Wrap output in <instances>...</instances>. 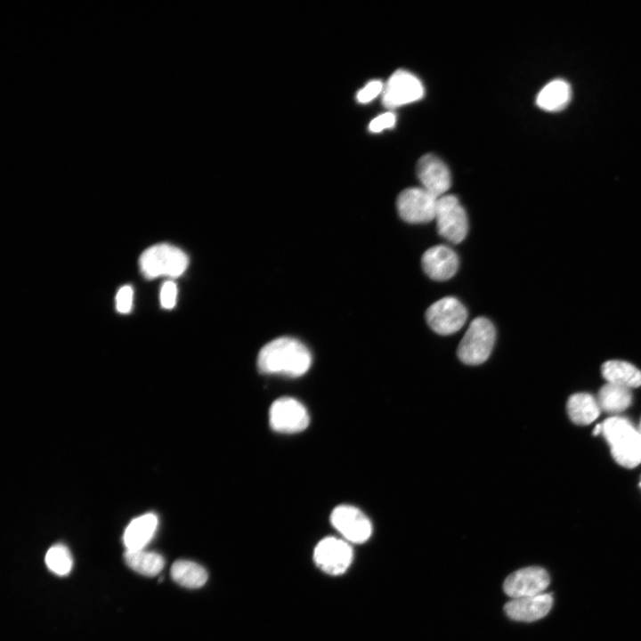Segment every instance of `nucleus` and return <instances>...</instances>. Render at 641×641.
I'll list each match as a JSON object with an SVG mask.
<instances>
[{
    "label": "nucleus",
    "mask_w": 641,
    "mask_h": 641,
    "mask_svg": "<svg viewBox=\"0 0 641 641\" xmlns=\"http://www.w3.org/2000/svg\"><path fill=\"white\" fill-rule=\"evenodd\" d=\"M310 418L305 407L291 397L277 399L269 411L271 427L279 433L294 434L304 430Z\"/></svg>",
    "instance_id": "6e6552de"
},
{
    "label": "nucleus",
    "mask_w": 641,
    "mask_h": 641,
    "mask_svg": "<svg viewBox=\"0 0 641 641\" xmlns=\"http://www.w3.org/2000/svg\"><path fill=\"white\" fill-rule=\"evenodd\" d=\"M549 581V575L545 569L530 566L509 574L504 581L503 589L512 599L532 596L542 594Z\"/></svg>",
    "instance_id": "f8f14e48"
},
{
    "label": "nucleus",
    "mask_w": 641,
    "mask_h": 641,
    "mask_svg": "<svg viewBox=\"0 0 641 641\" xmlns=\"http://www.w3.org/2000/svg\"><path fill=\"white\" fill-rule=\"evenodd\" d=\"M467 319V311L457 298L447 296L431 304L426 312L429 327L439 335L458 331Z\"/></svg>",
    "instance_id": "0eeeda50"
},
{
    "label": "nucleus",
    "mask_w": 641,
    "mask_h": 641,
    "mask_svg": "<svg viewBox=\"0 0 641 641\" xmlns=\"http://www.w3.org/2000/svg\"><path fill=\"white\" fill-rule=\"evenodd\" d=\"M602 434V424L596 425V426H595V428H594V431H593V434H594V435H597V434Z\"/></svg>",
    "instance_id": "cd10ccee"
},
{
    "label": "nucleus",
    "mask_w": 641,
    "mask_h": 641,
    "mask_svg": "<svg viewBox=\"0 0 641 641\" xmlns=\"http://www.w3.org/2000/svg\"><path fill=\"white\" fill-rule=\"evenodd\" d=\"M188 263V256L183 250L167 243L147 248L139 260L141 272L147 279L178 277L184 272Z\"/></svg>",
    "instance_id": "7ed1b4c3"
},
{
    "label": "nucleus",
    "mask_w": 641,
    "mask_h": 641,
    "mask_svg": "<svg viewBox=\"0 0 641 641\" xmlns=\"http://www.w3.org/2000/svg\"><path fill=\"white\" fill-rule=\"evenodd\" d=\"M177 288L174 282L167 280L164 282L160 290V303L165 309H172L176 303Z\"/></svg>",
    "instance_id": "393cba45"
},
{
    "label": "nucleus",
    "mask_w": 641,
    "mask_h": 641,
    "mask_svg": "<svg viewBox=\"0 0 641 641\" xmlns=\"http://www.w3.org/2000/svg\"><path fill=\"white\" fill-rule=\"evenodd\" d=\"M601 371L607 383L629 389L641 385V370L629 362L620 360L607 361L602 365Z\"/></svg>",
    "instance_id": "f3484780"
},
{
    "label": "nucleus",
    "mask_w": 641,
    "mask_h": 641,
    "mask_svg": "<svg viewBox=\"0 0 641 641\" xmlns=\"http://www.w3.org/2000/svg\"><path fill=\"white\" fill-rule=\"evenodd\" d=\"M171 576L179 585L188 588H199L207 580V572L200 564L190 560H177L171 568Z\"/></svg>",
    "instance_id": "412c9836"
},
{
    "label": "nucleus",
    "mask_w": 641,
    "mask_h": 641,
    "mask_svg": "<svg viewBox=\"0 0 641 641\" xmlns=\"http://www.w3.org/2000/svg\"><path fill=\"white\" fill-rule=\"evenodd\" d=\"M424 87L419 79L407 70H396L384 85L382 103L396 108L421 99Z\"/></svg>",
    "instance_id": "9d476101"
},
{
    "label": "nucleus",
    "mask_w": 641,
    "mask_h": 641,
    "mask_svg": "<svg viewBox=\"0 0 641 641\" xmlns=\"http://www.w3.org/2000/svg\"><path fill=\"white\" fill-rule=\"evenodd\" d=\"M552 605V595L542 593L532 596L513 598L505 604L504 610L507 617L514 621L531 622L545 617Z\"/></svg>",
    "instance_id": "2eb2a0df"
},
{
    "label": "nucleus",
    "mask_w": 641,
    "mask_h": 641,
    "mask_svg": "<svg viewBox=\"0 0 641 641\" xmlns=\"http://www.w3.org/2000/svg\"><path fill=\"white\" fill-rule=\"evenodd\" d=\"M602 434L620 466L633 468L641 463V434L629 419L620 416L606 418L602 423Z\"/></svg>",
    "instance_id": "f03ea898"
},
{
    "label": "nucleus",
    "mask_w": 641,
    "mask_h": 641,
    "mask_svg": "<svg viewBox=\"0 0 641 641\" xmlns=\"http://www.w3.org/2000/svg\"><path fill=\"white\" fill-rule=\"evenodd\" d=\"M567 413L571 420L579 426H587L600 415L597 400L589 394H572L566 404Z\"/></svg>",
    "instance_id": "a211bd4d"
},
{
    "label": "nucleus",
    "mask_w": 641,
    "mask_h": 641,
    "mask_svg": "<svg viewBox=\"0 0 641 641\" xmlns=\"http://www.w3.org/2000/svg\"><path fill=\"white\" fill-rule=\"evenodd\" d=\"M124 559L131 569L145 576H156L165 565L161 555L144 549L126 550Z\"/></svg>",
    "instance_id": "4be33fe9"
},
{
    "label": "nucleus",
    "mask_w": 641,
    "mask_h": 641,
    "mask_svg": "<svg viewBox=\"0 0 641 641\" xmlns=\"http://www.w3.org/2000/svg\"><path fill=\"white\" fill-rule=\"evenodd\" d=\"M158 523V516L152 513L140 515L132 520L123 536L126 550L143 549L154 536Z\"/></svg>",
    "instance_id": "dca6fc26"
},
{
    "label": "nucleus",
    "mask_w": 641,
    "mask_h": 641,
    "mask_svg": "<svg viewBox=\"0 0 641 641\" xmlns=\"http://www.w3.org/2000/svg\"><path fill=\"white\" fill-rule=\"evenodd\" d=\"M313 558L317 566L324 572L329 575H340L352 563L353 549L344 540L327 537L315 547Z\"/></svg>",
    "instance_id": "1a4fd4ad"
},
{
    "label": "nucleus",
    "mask_w": 641,
    "mask_h": 641,
    "mask_svg": "<svg viewBox=\"0 0 641 641\" xmlns=\"http://www.w3.org/2000/svg\"><path fill=\"white\" fill-rule=\"evenodd\" d=\"M638 430H639V432H640V434H641V420H640V423H639Z\"/></svg>",
    "instance_id": "c85d7f7f"
},
{
    "label": "nucleus",
    "mask_w": 641,
    "mask_h": 641,
    "mask_svg": "<svg viewBox=\"0 0 641 641\" xmlns=\"http://www.w3.org/2000/svg\"><path fill=\"white\" fill-rule=\"evenodd\" d=\"M417 174L423 188L436 198L445 194L451 183L449 168L434 154L422 156L417 164Z\"/></svg>",
    "instance_id": "ddd939ff"
},
{
    "label": "nucleus",
    "mask_w": 641,
    "mask_h": 641,
    "mask_svg": "<svg viewBox=\"0 0 641 641\" xmlns=\"http://www.w3.org/2000/svg\"><path fill=\"white\" fill-rule=\"evenodd\" d=\"M435 220L438 233L451 243H460L467 235V213L454 195H443L438 199Z\"/></svg>",
    "instance_id": "39448f33"
},
{
    "label": "nucleus",
    "mask_w": 641,
    "mask_h": 641,
    "mask_svg": "<svg viewBox=\"0 0 641 641\" xmlns=\"http://www.w3.org/2000/svg\"><path fill=\"white\" fill-rule=\"evenodd\" d=\"M330 522L347 541L353 543L365 542L372 532L369 519L353 506L340 505L335 507L330 515Z\"/></svg>",
    "instance_id": "9b49d317"
},
{
    "label": "nucleus",
    "mask_w": 641,
    "mask_h": 641,
    "mask_svg": "<svg viewBox=\"0 0 641 641\" xmlns=\"http://www.w3.org/2000/svg\"><path fill=\"white\" fill-rule=\"evenodd\" d=\"M45 564L53 573L65 576L69 573L73 560L69 548L63 544L52 546L45 555Z\"/></svg>",
    "instance_id": "5701e85b"
},
{
    "label": "nucleus",
    "mask_w": 641,
    "mask_h": 641,
    "mask_svg": "<svg viewBox=\"0 0 641 641\" xmlns=\"http://www.w3.org/2000/svg\"><path fill=\"white\" fill-rule=\"evenodd\" d=\"M438 198L423 187L403 190L396 200L400 217L409 223H426L435 219Z\"/></svg>",
    "instance_id": "423d86ee"
},
{
    "label": "nucleus",
    "mask_w": 641,
    "mask_h": 641,
    "mask_svg": "<svg viewBox=\"0 0 641 641\" xmlns=\"http://www.w3.org/2000/svg\"><path fill=\"white\" fill-rule=\"evenodd\" d=\"M133 302V289L129 285L123 286L116 296V307L118 312L127 313L130 312Z\"/></svg>",
    "instance_id": "a878e982"
},
{
    "label": "nucleus",
    "mask_w": 641,
    "mask_h": 641,
    "mask_svg": "<svg viewBox=\"0 0 641 641\" xmlns=\"http://www.w3.org/2000/svg\"><path fill=\"white\" fill-rule=\"evenodd\" d=\"M383 89L384 85L381 81L372 80L358 92L357 101L361 103H367L381 93Z\"/></svg>",
    "instance_id": "b1692460"
},
{
    "label": "nucleus",
    "mask_w": 641,
    "mask_h": 641,
    "mask_svg": "<svg viewBox=\"0 0 641 641\" xmlns=\"http://www.w3.org/2000/svg\"><path fill=\"white\" fill-rule=\"evenodd\" d=\"M422 268L432 280L443 281L455 275L458 268V257L455 251L445 245L428 248L421 258Z\"/></svg>",
    "instance_id": "4468645a"
},
{
    "label": "nucleus",
    "mask_w": 641,
    "mask_h": 641,
    "mask_svg": "<svg viewBox=\"0 0 641 641\" xmlns=\"http://www.w3.org/2000/svg\"><path fill=\"white\" fill-rule=\"evenodd\" d=\"M496 339V329L491 320L477 317L472 320L461 339L457 354L467 365L483 363L491 355Z\"/></svg>",
    "instance_id": "20e7f679"
},
{
    "label": "nucleus",
    "mask_w": 641,
    "mask_h": 641,
    "mask_svg": "<svg viewBox=\"0 0 641 641\" xmlns=\"http://www.w3.org/2000/svg\"><path fill=\"white\" fill-rule=\"evenodd\" d=\"M396 118L394 113L385 112L372 119L369 128L373 133H379L385 129L393 127Z\"/></svg>",
    "instance_id": "bb28decb"
},
{
    "label": "nucleus",
    "mask_w": 641,
    "mask_h": 641,
    "mask_svg": "<svg viewBox=\"0 0 641 641\" xmlns=\"http://www.w3.org/2000/svg\"><path fill=\"white\" fill-rule=\"evenodd\" d=\"M596 400L601 410L610 414H618L630 406L632 402L631 389L606 383L600 388Z\"/></svg>",
    "instance_id": "aec40b11"
},
{
    "label": "nucleus",
    "mask_w": 641,
    "mask_h": 641,
    "mask_svg": "<svg viewBox=\"0 0 641 641\" xmlns=\"http://www.w3.org/2000/svg\"><path fill=\"white\" fill-rule=\"evenodd\" d=\"M639 485H640V487H641V482H640Z\"/></svg>",
    "instance_id": "c756f323"
},
{
    "label": "nucleus",
    "mask_w": 641,
    "mask_h": 641,
    "mask_svg": "<svg viewBox=\"0 0 641 641\" xmlns=\"http://www.w3.org/2000/svg\"><path fill=\"white\" fill-rule=\"evenodd\" d=\"M312 355L300 341L280 337L269 342L259 352L257 366L265 374L300 377L310 368Z\"/></svg>",
    "instance_id": "f257e3e1"
},
{
    "label": "nucleus",
    "mask_w": 641,
    "mask_h": 641,
    "mask_svg": "<svg viewBox=\"0 0 641 641\" xmlns=\"http://www.w3.org/2000/svg\"><path fill=\"white\" fill-rule=\"evenodd\" d=\"M570 85L563 79H556L546 85L537 96V105L547 111H559L571 100Z\"/></svg>",
    "instance_id": "6ab92c4d"
}]
</instances>
